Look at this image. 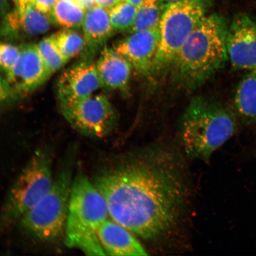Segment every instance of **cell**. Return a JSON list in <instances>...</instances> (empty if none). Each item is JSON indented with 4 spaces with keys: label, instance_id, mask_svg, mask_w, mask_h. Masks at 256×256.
I'll return each instance as SVG.
<instances>
[{
    "label": "cell",
    "instance_id": "4316f807",
    "mask_svg": "<svg viewBox=\"0 0 256 256\" xmlns=\"http://www.w3.org/2000/svg\"><path fill=\"white\" fill-rule=\"evenodd\" d=\"M12 10V6L8 0H0V17L4 16Z\"/></svg>",
    "mask_w": 256,
    "mask_h": 256
},
{
    "label": "cell",
    "instance_id": "5b68a950",
    "mask_svg": "<svg viewBox=\"0 0 256 256\" xmlns=\"http://www.w3.org/2000/svg\"><path fill=\"white\" fill-rule=\"evenodd\" d=\"M76 150H72L54 177L52 186L19 222L28 236L40 242L64 240L74 177Z\"/></svg>",
    "mask_w": 256,
    "mask_h": 256
},
{
    "label": "cell",
    "instance_id": "f546056e",
    "mask_svg": "<svg viewBox=\"0 0 256 256\" xmlns=\"http://www.w3.org/2000/svg\"><path fill=\"white\" fill-rule=\"evenodd\" d=\"M158 1L162 7L165 8L168 5L172 4V3L180 1V0H158Z\"/></svg>",
    "mask_w": 256,
    "mask_h": 256
},
{
    "label": "cell",
    "instance_id": "3957f363",
    "mask_svg": "<svg viewBox=\"0 0 256 256\" xmlns=\"http://www.w3.org/2000/svg\"><path fill=\"white\" fill-rule=\"evenodd\" d=\"M236 128L234 117L222 105L195 98L181 122L184 151L190 158L209 162L213 154L234 136Z\"/></svg>",
    "mask_w": 256,
    "mask_h": 256
},
{
    "label": "cell",
    "instance_id": "603a6c76",
    "mask_svg": "<svg viewBox=\"0 0 256 256\" xmlns=\"http://www.w3.org/2000/svg\"><path fill=\"white\" fill-rule=\"evenodd\" d=\"M20 53V46L0 42V70L8 78Z\"/></svg>",
    "mask_w": 256,
    "mask_h": 256
},
{
    "label": "cell",
    "instance_id": "52a82bcc",
    "mask_svg": "<svg viewBox=\"0 0 256 256\" xmlns=\"http://www.w3.org/2000/svg\"><path fill=\"white\" fill-rule=\"evenodd\" d=\"M210 5L209 0H180L165 8L152 72H162L172 66L186 40L206 16Z\"/></svg>",
    "mask_w": 256,
    "mask_h": 256
},
{
    "label": "cell",
    "instance_id": "4fadbf2b",
    "mask_svg": "<svg viewBox=\"0 0 256 256\" xmlns=\"http://www.w3.org/2000/svg\"><path fill=\"white\" fill-rule=\"evenodd\" d=\"M160 41L159 28L133 32L112 47L129 62L137 72L152 73Z\"/></svg>",
    "mask_w": 256,
    "mask_h": 256
},
{
    "label": "cell",
    "instance_id": "277c9868",
    "mask_svg": "<svg viewBox=\"0 0 256 256\" xmlns=\"http://www.w3.org/2000/svg\"><path fill=\"white\" fill-rule=\"evenodd\" d=\"M108 216L103 195L94 182L79 172L73 179L64 240L66 245L87 256H106L98 232Z\"/></svg>",
    "mask_w": 256,
    "mask_h": 256
},
{
    "label": "cell",
    "instance_id": "5bb4252c",
    "mask_svg": "<svg viewBox=\"0 0 256 256\" xmlns=\"http://www.w3.org/2000/svg\"><path fill=\"white\" fill-rule=\"evenodd\" d=\"M98 234L106 256L148 255L135 234L112 219H108L102 224Z\"/></svg>",
    "mask_w": 256,
    "mask_h": 256
},
{
    "label": "cell",
    "instance_id": "8fae6325",
    "mask_svg": "<svg viewBox=\"0 0 256 256\" xmlns=\"http://www.w3.org/2000/svg\"><path fill=\"white\" fill-rule=\"evenodd\" d=\"M20 47V55L7 80L18 94H28L42 86L52 74L42 58L38 44Z\"/></svg>",
    "mask_w": 256,
    "mask_h": 256
},
{
    "label": "cell",
    "instance_id": "f1b7e54d",
    "mask_svg": "<svg viewBox=\"0 0 256 256\" xmlns=\"http://www.w3.org/2000/svg\"><path fill=\"white\" fill-rule=\"evenodd\" d=\"M34 0H14L16 7L19 8H24L30 3H33Z\"/></svg>",
    "mask_w": 256,
    "mask_h": 256
},
{
    "label": "cell",
    "instance_id": "484cf974",
    "mask_svg": "<svg viewBox=\"0 0 256 256\" xmlns=\"http://www.w3.org/2000/svg\"><path fill=\"white\" fill-rule=\"evenodd\" d=\"M122 1V0H96L97 5L106 8L108 10Z\"/></svg>",
    "mask_w": 256,
    "mask_h": 256
},
{
    "label": "cell",
    "instance_id": "e0dca14e",
    "mask_svg": "<svg viewBox=\"0 0 256 256\" xmlns=\"http://www.w3.org/2000/svg\"><path fill=\"white\" fill-rule=\"evenodd\" d=\"M248 72L236 88L234 105L240 118L251 124L256 122V67Z\"/></svg>",
    "mask_w": 256,
    "mask_h": 256
},
{
    "label": "cell",
    "instance_id": "ba28073f",
    "mask_svg": "<svg viewBox=\"0 0 256 256\" xmlns=\"http://www.w3.org/2000/svg\"><path fill=\"white\" fill-rule=\"evenodd\" d=\"M60 110L70 126L86 136L104 138L117 126V112L104 94L60 103Z\"/></svg>",
    "mask_w": 256,
    "mask_h": 256
},
{
    "label": "cell",
    "instance_id": "8992f818",
    "mask_svg": "<svg viewBox=\"0 0 256 256\" xmlns=\"http://www.w3.org/2000/svg\"><path fill=\"white\" fill-rule=\"evenodd\" d=\"M54 179L51 152L38 149L10 188L0 212V228L19 222L49 191Z\"/></svg>",
    "mask_w": 256,
    "mask_h": 256
},
{
    "label": "cell",
    "instance_id": "9a60e30c",
    "mask_svg": "<svg viewBox=\"0 0 256 256\" xmlns=\"http://www.w3.org/2000/svg\"><path fill=\"white\" fill-rule=\"evenodd\" d=\"M81 28L84 39L81 57L91 58L104 46L115 30L112 27L108 10L98 5L86 11Z\"/></svg>",
    "mask_w": 256,
    "mask_h": 256
},
{
    "label": "cell",
    "instance_id": "44dd1931",
    "mask_svg": "<svg viewBox=\"0 0 256 256\" xmlns=\"http://www.w3.org/2000/svg\"><path fill=\"white\" fill-rule=\"evenodd\" d=\"M136 8L122 1L108 10L112 27L115 30L129 31L135 19Z\"/></svg>",
    "mask_w": 256,
    "mask_h": 256
},
{
    "label": "cell",
    "instance_id": "6da1fadb",
    "mask_svg": "<svg viewBox=\"0 0 256 256\" xmlns=\"http://www.w3.org/2000/svg\"><path fill=\"white\" fill-rule=\"evenodd\" d=\"M174 160L152 152L126 160L96 176L110 218L145 240L170 230L185 206L187 186Z\"/></svg>",
    "mask_w": 256,
    "mask_h": 256
},
{
    "label": "cell",
    "instance_id": "d6986e66",
    "mask_svg": "<svg viewBox=\"0 0 256 256\" xmlns=\"http://www.w3.org/2000/svg\"><path fill=\"white\" fill-rule=\"evenodd\" d=\"M164 8L158 0H145L136 8L135 19L129 33L159 28Z\"/></svg>",
    "mask_w": 256,
    "mask_h": 256
},
{
    "label": "cell",
    "instance_id": "7402d4cb",
    "mask_svg": "<svg viewBox=\"0 0 256 256\" xmlns=\"http://www.w3.org/2000/svg\"><path fill=\"white\" fill-rule=\"evenodd\" d=\"M38 47L42 58L52 74L67 63L57 48L52 35L42 40L38 44Z\"/></svg>",
    "mask_w": 256,
    "mask_h": 256
},
{
    "label": "cell",
    "instance_id": "7a4b0ae2",
    "mask_svg": "<svg viewBox=\"0 0 256 256\" xmlns=\"http://www.w3.org/2000/svg\"><path fill=\"white\" fill-rule=\"evenodd\" d=\"M228 26L222 16H206L197 25L176 56L172 67L179 84L199 87L228 60L226 37Z\"/></svg>",
    "mask_w": 256,
    "mask_h": 256
},
{
    "label": "cell",
    "instance_id": "4dcf8cb0",
    "mask_svg": "<svg viewBox=\"0 0 256 256\" xmlns=\"http://www.w3.org/2000/svg\"><path fill=\"white\" fill-rule=\"evenodd\" d=\"M122 1L130 3V4L135 6V7L137 8L139 7L145 0H122Z\"/></svg>",
    "mask_w": 256,
    "mask_h": 256
},
{
    "label": "cell",
    "instance_id": "cb8c5ba5",
    "mask_svg": "<svg viewBox=\"0 0 256 256\" xmlns=\"http://www.w3.org/2000/svg\"><path fill=\"white\" fill-rule=\"evenodd\" d=\"M18 94L5 76L0 75V106L15 100Z\"/></svg>",
    "mask_w": 256,
    "mask_h": 256
},
{
    "label": "cell",
    "instance_id": "ac0fdd59",
    "mask_svg": "<svg viewBox=\"0 0 256 256\" xmlns=\"http://www.w3.org/2000/svg\"><path fill=\"white\" fill-rule=\"evenodd\" d=\"M85 12L76 0H57L51 19L62 28H79L82 27Z\"/></svg>",
    "mask_w": 256,
    "mask_h": 256
},
{
    "label": "cell",
    "instance_id": "83f0119b",
    "mask_svg": "<svg viewBox=\"0 0 256 256\" xmlns=\"http://www.w3.org/2000/svg\"><path fill=\"white\" fill-rule=\"evenodd\" d=\"M76 1L85 10V11L97 5L96 0H76Z\"/></svg>",
    "mask_w": 256,
    "mask_h": 256
},
{
    "label": "cell",
    "instance_id": "2e32d148",
    "mask_svg": "<svg viewBox=\"0 0 256 256\" xmlns=\"http://www.w3.org/2000/svg\"><path fill=\"white\" fill-rule=\"evenodd\" d=\"M95 64L102 88L120 90L127 88L132 66L113 48L104 46Z\"/></svg>",
    "mask_w": 256,
    "mask_h": 256
},
{
    "label": "cell",
    "instance_id": "9c48e42d",
    "mask_svg": "<svg viewBox=\"0 0 256 256\" xmlns=\"http://www.w3.org/2000/svg\"><path fill=\"white\" fill-rule=\"evenodd\" d=\"M226 48L233 68L249 70L256 67V21L248 14L234 19L227 31Z\"/></svg>",
    "mask_w": 256,
    "mask_h": 256
},
{
    "label": "cell",
    "instance_id": "7c38bea8",
    "mask_svg": "<svg viewBox=\"0 0 256 256\" xmlns=\"http://www.w3.org/2000/svg\"><path fill=\"white\" fill-rule=\"evenodd\" d=\"M0 24V38L6 41H22L46 33L52 19L35 8L33 3L16 8L6 14Z\"/></svg>",
    "mask_w": 256,
    "mask_h": 256
},
{
    "label": "cell",
    "instance_id": "d4e9b609",
    "mask_svg": "<svg viewBox=\"0 0 256 256\" xmlns=\"http://www.w3.org/2000/svg\"><path fill=\"white\" fill-rule=\"evenodd\" d=\"M56 2L57 0H34L33 4L38 10L49 16L51 18Z\"/></svg>",
    "mask_w": 256,
    "mask_h": 256
},
{
    "label": "cell",
    "instance_id": "ffe728a7",
    "mask_svg": "<svg viewBox=\"0 0 256 256\" xmlns=\"http://www.w3.org/2000/svg\"><path fill=\"white\" fill-rule=\"evenodd\" d=\"M52 36L66 62L82 54L84 48V36L75 28H62Z\"/></svg>",
    "mask_w": 256,
    "mask_h": 256
},
{
    "label": "cell",
    "instance_id": "30bf717a",
    "mask_svg": "<svg viewBox=\"0 0 256 256\" xmlns=\"http://www.w3.org/2000/svg\"><path fill=\"white\" fill-rule=\"evenodd\" d=\"M102 88L95 62L82 58L60 74L56 84L60 103L80 100L94 94Z\"/></svg>",
    "mask_w": 256,
    "mask_h": 256
}]
</instances>
